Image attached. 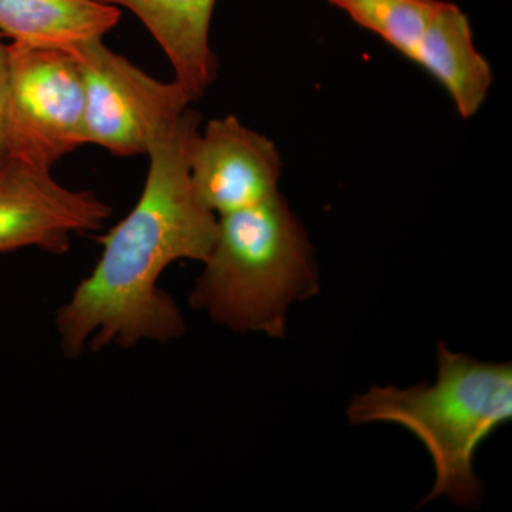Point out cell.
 Returning a JSON list of instances; mask_svg holds the SVG:
<instances>
[{"mask_svg": "<svg viewBox=\"0 0 512 512\" xmlns=\"http://www.w3.org/2000/svg\"><path fill=\"white\" fill-rule=\"evenodd\" d=\"M200 121L187 109L151 144L140 200L100 238L99 261L57 311V335L70 359L87 349L184 336L183 313L158 281L174 262H204L217 235L218 217L198 200L190 178Z\"/></svg>", "mask_w": 512, "mask_h": 512, "instance_id": "cell-1", "label": "cell"}, {"mask_svg": "<svg viewBox=\"0 0 512 512\" xmlns=\"http://www.w3.org/2000/svg\"><path fill=\"white\" fill-rule=\"evenodd\" d=\"M350 426L392 423L429 451L434 484L419 507L446 498L474 508L484 497L474 461L478 448L512 419V363L484 362L437 345V376L407 389L373 386L346 410Z\"/></svg>", "mask_w": 512, "mask_h": 512, "instance_id": "cell-2", "label": "cell"}, {"mask_svg": "<svg viewBox=\"0 0 512 512\" xmlns=\"http://www.w3.org/2000/svg\"><path fill=\"white\" fill-rule=\"evenodd\" d=\"M190 305L238 333L284 338L293 303L319 292L315 249L281 192L218 217Z\"/></svg>", "mask_w": 512, "mask_h": 512, "instance_id": "cell-3", "label": "cell"}, {"mask_svg": "<svg viewBox=\"0 0 512 512\" xmlns=\"http://www.w3.org/2000/svg\"><path fill=\"white\" fill-rule=\"evenodd\" d=\"M72 55L84 86V143L119 157L147 154L192 99L177 80L158 82L126 57L92 40Z\"/></svg>", "mask_w": 512, "mask_h": 512, "instance_id": "cell-4", "label": "cell"}, {"mask_svg": "<svg viewBox=\"0 0 512 512\" xmlns=\"http://www.w3.org/2000/svg\"><path fill=\"white\" fill-rule=\"evenodd\" d=\"M10 158L52 170L84 143V86L70 52L9 43Z\"/></svg>", "mask_w": 512, "mask_h": 512, "instance_id": "cell-5", "label": "cell"}, {"mask_svg": "<svg viewBox=\"0 0 512 512\" xmlns=\"http://www.w3.org/2000/svg\"><path fill=\"white\" fill-rule=\"evenodd\" d=\"M110 215L94 192L69 190L50 170L18 158L0 165V254L22 248L66 254L74 234L99 231Z\"/></svg>", "mask_w": 512, "mask_h": 512, "instance_id": "cell-6", "label": "cell"}, {"mask_svg": "<svg viewBox=\"0 0 512 512\" xmlns=\"http://www.w3.org/2000/svg\"><path fill=\"white\" fill-rule=\"evenodd\" d=\"M281 173V154L275 144L235 116L211 120L192 150V188L217 217L275 197Z\"/></svg>", "mask_w": 512, "mask_h": 512, "instance_id": "cell-7", "label": "cell"}, {"mask_svg": "<svg viewBox=\"0 0 512 512\" xmlns=\"http://www.w3.org/2000/svg\"><path fill=\"white\" fill-rule=\"evenodd\" d=\"M410 60L447 90L463 119L476 116L490 92L493 72L474 45L463 10L441 0Z\"/></svg>", "mask_w": 512, "mask_h": 512, "instance_id": "cell-8", "label": "cell"}, {"mask_svg": "<svg viewBox=\"0 0 512 512\" xmlns=\"http://www.w3.org/2000/svg\"><path fill=\"white\" fill-rule=\"evenodd\" d=\"M143 22L170 60L175 80L200 99L214 82L217 59L210 46L217 0H111Z\"/></svg>", "mask_w": 512, "mask_h": 512, "instance_id": "cell-9", "label": "cell"}, {"mask_svg": "<svg viewBox=\"0 0 512 512\" xmlns=\"http://www.w3.org/2000/svg\"><path fill=\"white\" fill-rule=\"evenodd\" d=\"M111 0H0V33L19 45L73 52L120 22Z\"/></svg>", "mask_w": 512, "mask_h": 512, "instance_id": "cell-10", "label": "cell"}, {"mask_svg": "<svg viewBox=\"0 0 512 512\" xmlns=\"http://www.w3.org/2000/svg\"><path fill=\"white\" fill-rule=\"evenodd\" d=\"M353 22L375 33L407 59L413 56L421 36L441 0H326Z\"/></svg>", "mask_w": 512, "mask_h": 512, "instance_id": "cell-11", "label": "cell"}, {"mask_svg": "<svg viewBox=\"0 0 512 512\" xmlns=\"http://www.w3.org/2000/svg\"><path fill=\"white\" fill-rule=\"evenodd\" d=\"M9 106V43L5 42V36L0 33V165L10 158Z\"/></svg>", "mask_w": 512, "mask_h": 512, "instance_id": "cell-12", "label": "cell"}]
</instances>
